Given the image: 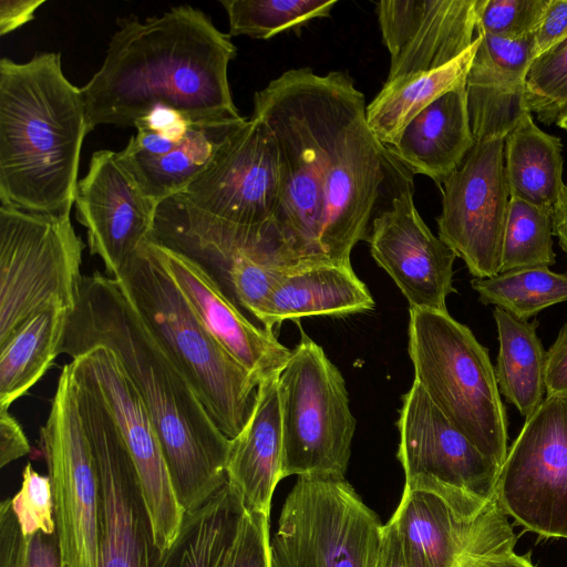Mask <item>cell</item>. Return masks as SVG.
Listing matches in <instances>:
<instances>
[{"label":"cell","instance_id":"10","mask_svg":"<svg viewBox=\"0 0 567 567\" xmlns=\"http://www.w3.org/2000/svg\"><path fill=\"white\" fill-rule=\"evenodd\" d=\"M382 527L344 476H298L270 539V567H377Z\"/></svg>","mask_w":567,"mask_h":567},{"label":"cell","instance_id":"36","mask_svg":"<svg viewBox=\"0 0 567 567\" xmlns=\"http://www.w3.org/2000/svg\"><path fill=\"white\" fill-rule=\"evenodd\" d=\"M526 103L546 125L556 124L567 113V39L532 62Z\"/></svg>","mask_w":567,"mask_h":567},{"label":"cell","instance_id":"8","mask_svg":"<svg viewBox=\"0 0 567 567\" xmlns=\"http://www.w3.org/2000/svg\"><path fill=\"white\" fill-rule=\"evenodd\" d=\"M151 239L197 264L255 323L284 264L275 227L215 217L181 194L157 204Z\"/></svg>","mask_w":567,"mask_h":567},{"label":"cell","instance_id":"48","mask_svg":"<svg viewBox=\"0 0 567 567\" xmlns=\"http://www.w3.org/2000/svg\"><path fill=\"white\" fill-rule=\"evenodd\" d=\"M556 124L567 132V113L560 117Z\"/></svg>","mask_w":567,"mask_h":567},{"label":"cell","instance_id":"30","mask_svg":"<svg viewBox=\"0 0 567 567\" xmlns=\"http://www.w3.org/2000/svg\"><path fill=\"white\" fill-rule=\"evenodd\" d=\"M493 318L498 338L494 367L499 393L525 419L546 398V351L537 336L538 320H520L499 308Z\"/></svg>","mask_w":567,"mask_h":567},{"label":"cell","instance_id":"1","mask_svg":"<svg viewBox=\"0 0 567 567\" xmlns=\"http://www.w3.org/2000/svg\"><path fill=\"white\" fill-rule=\"evenodd\" d=\"M94 347L114 353L142 399L181 507L185 513L203 507L227 484L230 439L144 326L118 281L100 271L83 276L61 353L73 359Z\"/></svg>","mask_w":567,"mask_h":567},{"label":"cell","instance_id":"17","mask_svg":"<svg viewBox=\"0 0 567 567\" xmlns=\"http://www.w3.org/2000/svg\"><path fill=\"white\" fill-rule=\"evenodd\" d=\"M179 194L220 219L250 227H275L282 196V172L274 134L251 116Z\"/></svg>","mask_w":567,"mask_h":567},{"label":"cell","instance_id":"28","mask_svg":"<svg viewBox=\"0 0 567 567\" xmlns=\"http://www.w3.org/2000/svg\"><path fill=\"white\" fill-rule=\"evenodd\" d=\"M480 39L449 64L406 79L385 82L365 107L367 124L383 146L393 145L404 127L443 94L466 85Z\"/></svg>","mask_w":567,"mask_h":567},{"label":"cell","instance_id":"5","mask_svg":"<svg viewBox=\"0 0 567 567\" xmlns=\"http://www.w3.org/2000/svg\"><path fill=\"white\" fill-rule=\"evenodd\" d=\"M315 99L324 199L320 246L328 262L352 268L353 247L369 238L389 155L367 124L363 93L346 72L316 74Z\"/></svg>","mask_w":567,"mask_h":567},{"label":"cell","instance_id":"21","mask_svg":"<svg viewBox=\"0 0 567 567\" xmlns=\"http://www.w3.org/2000/svg\"><path fill=\"white\" fill-rule=\"evenodd\" d=\"M72 360L92 377L117 425L137 472L156 546L164 553L177 538L185 512L146 408L111 350L94 347Z\"/></svg>","mask_w":567,"mask_h":567},{"label":"cell","instance_id":"23","mask_svg":"<svg viewBox=\"0 0 567 567\" xmlns=\"http://www.w3.org/2000/svg\"><path fill=\"white\" fill-rule=\"evenodd\" d=\"M480 0H383L375 12L390 53L386 82L437 70L474 42Z\"/></svg>","mask_w":567,"mask_h":567},{"label":"cell","instance_id":"6","mask_svg":"<svg viewBox=\"0 0 567 567\" xmlns=\"http://www.w3.org/2000/svg\"><path fill=\"white\" fill-rule=\"evenodd\" d=\"M409 312L414 381L457 430L502 467L508 424L488 350L449 311Z\"/></svg>","mask_w":567,"mask_h":567},{"label":"cell","instance_id":"39","mask_svg":"<svg viewBox=\"0 0 567 567\" xmlns=\"http://www.w3.org/2000/svg\"><path fill=\"white\" fill-rule=\"evenodd\" d=\"M11 506L24 536L56 533L50 478L35 472L31 464L22 472L21 487L11 498Z\"/></svg>","mask_w":567,"mask_h":567},{"label":"cell","instance_id":"19","mask_svg":"<svg viewBox=\"0 0 567 567\" xmlns=\"http://www.w3.org/2000/svg\"><path fill=\"white\" fill-rule=\"evenodd\" d=\"M248 118L193 121L168 106H156L134 127L117 152L144 194L155 203L182 193L215 159Z\"/></svg>","mask_w":567,"mask_h":567},{"label":"cell","instance_id":"34","mask_svg":"<svg viewBox=\"0 0 567 567\" xmlns=\"http://www.w3.org/2000/svg\"><path fill=\"white\" fill-rule=\"evenodd\" d=\"M337 0H221L229 22V35L270 39L297 31L307 22L330 17Z\"/></svg>","mask_w":567,"mask_h":567},{"label":"cell","instance_id":"32","mask_svg":"<svg viewBox=\"0 0 567 567\" xmlns=\"http://www.w3.org/2000/svg\"><path fill=\"white\" fill-rule=\"evenodd\" d=\"M246 508L227 484L203 507L185 513L179 534L156 567H223Z\"/></svg>","mask_w":567,"mask_h":567},{"label":"cell","instance_id":"37","mask_svg":"<svg viewBox=\"0 0 567 567\" xmlns=\"http://www.w3.org/2000/svg\"><path fill=\"white\" fill-rule=\"evenodd\" d=\"M0 567H64L56 533L24 536L11 498L0 505Z\"/></svg>","mask_w":567,"mask_h":567},{"label":"cell","instance_id":"14","mask_svg":"<svg viewBox=\"0 0 567 567\" xmlns=\"http://www.w3.org/2000/svg\"><path fill=\"white\" fill-rule=\"evenodd\" d=\"M40 445L51 483L65 567H99V475L80 414L72 362L59 377Z\"/></svg>","mask_w":567,"mask_h":567},{"label":"cell","instance_id":"24","mask_svg":"<svg viewBox=\"0 0 567 567\" xmlns=\"http://www.w3.org/2000/svg\"><path fill=\"white\" fill-rule=\"evenodd\" d=\"M154 244L165 268L210 336L258 383L277 377L291 350L278 341L274 331L247 317L197 264Z\"/></svg>","mask_w":567,"mask_h":567},{"label":"cell","instance_id":"15","mask_svg":"<svg viewBox=\"0 0 567 567\" xmlns=\"http://www.w3.org/2000/svg\"><path fill=\"white\" fill-rule=\"evenodd\" d=\"M495 498L524 529L567 539V396L546 395L501 467Z\"/></svg>","mask_w":567,"mask_h":567},{"label":"cell","instance_id":"4","mask_svg":"<svg viewBox=\"0 0 567 567\" xmlns=\"http://www.w3.org/2000/svg\"><path fill=\"white\" fill-rule=\"evenodd\" d=\"M144 326L189 380L218 429L234 439L258 381L206 330L148 238L115 278Z\"/></svg>","mask_w":567,"mask_h":567},{"label":"cell","instance_id":"35","mask_svg":"<svg viewBox=\"0 0 567 567\" xmlns=\"http://www.w3.org/2000/svg\"><path fill=\"white\" fill-rule=\"evenodd\" d=\"M551 213L553 207L509 198L499 272L555 264Z\"/></svg>","mask_w":567,"mask_h":567},{"label":"cell","instance_id":"7","mask_svg":"<svg viewBox=\"0 0 567 567\" xmlns=\"http://www.w3.org/2000/svg\"><path fill=\"white\" fill-rule=\"evenodd\" d=\"M315 75L310 68L291 69L254 95L251 116L271 131L280 154L282 196L275 230L291 268L328 262L320 246L324 199Z\"/></svg>","mask_w":567,"mask_h":567},{"label":"cell","instance_id":"18","mask_svg":"<svg viewBox=\"0 0 567 567\" xmlns=\"http://www.w3.org/2000/svg\"><path fill=\"white\" fill-rule=\"evenodd\" d=\"M398 188L390 207L372 219L368 243L375 262L393 279L410 309L447 311L454 251L426 226L413 197L412 174L396 162Z\"/></svg>","mask_w":567,"mask_h":567},{"label":"cell","instance_id":"12","mask_svg":"<svg viewBox=\"0 0 567 567\" xmlns=\"http://www.w3.org/2000/svg\"><path fill=\"white\" fill-rule=\"evenodd\" d=\"M71 362L99 475V567H156L163 553L135 465L92 377L78 360Z\"/></svg>","mask_w":567,"mask_h":567},{"label":"cell","instance_id":"42","mask_svg":"<svg viewBox=\"0 0 567 567\" xmlns=\"http://www.w3.org/2000/svg\"><path fill=\"white\" fill-rule=\"evenodd\" d=\"M546 395L567 396V323L546 351Z\"/></svg>","mask_w":567,"mask_h":567},{"label":"cell","instance_id":"41","mask_svg":"<svg viewBox=\"0 0 567 567\" xmlns=\"http://www.w3.org/2000/svg\"><path fill=\"white\" fill-rule=\"evenodd\" d=\"M533 37L534 60L567 39V0H549Z\"/></svg>","mask_w":567,"mask_h":567},{"label":"cell","instance_id":"31","mask_svg":"<svg viewBox=\"0 0 567 567\" xmlns=\"http://www.w3.org/2000/svg\"><path fill=\"white\" fill-rule=\"evenodd\" d=\"M561 153V140L540 130L527 113L504 138L511 197L553 207L565 186Z\"/></svg>","mask_w":567,"mask_h":567},{"label":"cell","instance_id":"26","mask_svg":"<svg viewBox=\"0 0 567 567\" xmlns=\"http://www.w3.org/2000/svg\"><path fill=\"white\" fill-rule=\"evenodd\" d=\"M475 144L467 111L466 85L443 94L421 111L386 153L411 174L441 185L461 166Z\"/></svg>","mask_w":567,"mask_h":567},{"label":"cell","instance_id":"29","mask_svg":"<svg viewBox=\"0 0 567 567\" xmlns=\"http://www.w3.org/2000/svg\"><path fill=\"white\" fill-rule=\"evenodd\" d=\"M70 312L43 309L0 342V408L25 395L61 353Z\"/></svg>","mask_w":567,"mask_h":567},{"label":"cell","instance_id":"25","mask_svg":"<svg viewBox=\"0 0 567 567\" xmlns=\"http://www.w3.org/2000/svg\"><path fill=\"white\" fill-rule=\"evenodd\" d=\"M277 377L261 381L251 414L230 440L227 482L240 495L248 512L270 516L271 499L282 480V431Z\"/></svg>","mask_w":567,"mask_h":567},{"label":"cell","instance_id":"40","mask_svg":"<svg viewBox=\"0 0 567 567\" xmlns=\"http://www.w3.org/2000/svg\"><path fill=\"white\" fill-rule=\"evenodd\" d=\"M223 567H270L268 515L246 509Z\"/></svg>","mask_w":567,"mask_h":567},{"label":"cell","instance_id":"16","mask_svg":"<svg viewBox=\"0 0 567 567\" xmlns=\"http://www.w3.org/2000/svg\"><path fill=\"white\" fill-rule=\"evenodd\" d=\"M439 237L474 278L499 274L509 189L504 138L475 142L461 166L441 185Z\"/></svg>","mask_w":567,"mask_h":567},{"label":"cell","instance_id":"27","mask_svg":"<svg viewBox=\"0 0 567 567\" xmlns=\"http://www.w3.org/2000/svg\"><path fill=\"white\" fill-rule=\"evenodd\" d=\"M374 300L352 268L316 264L288 270L276 282L258 318L272 331L287 319L343 317L370 311Z\"/></svg>","mask_w":567,"mask_h":567},{"label":"cell","instance_id":"45","mask_svg":"<svg viewBox=\"0 0 567 567\" xmlns=\"http://www.w3.org/2000/svg\"><path fill=\"white\" fill-rule=\"evenodd\" d=\"M377 567H406L395 526L390 519L382 527Z\"/></svg>","mask_w":567,"mask_h":567},{"label":"cell","instance_id":"44","mask_svg":"<svg viewBox=\"0 0 567 567\" xmlns=\"http://www.w3.org/2000/svg\"><path fill=\"white\" fill-rule=\"evenodd\" d=\"M43 0H1L0 35H6L34 19L37 9Z\"/></svg>","mask_w":567,"mask_h":567},{"label":"cell","instance_id":"47","mask_svg":"<svg viewBox=\"0 0 567 567\" xmlns=\"http://www.w3.org/2000/svg\"><path fill=\"white\" fill-rule=\"evenodd\" d=\"M553 234L558 238L560 248L567 256V186L565 185L553 206Z\"/></svg>","mask_w":567,"mask_h":567},{"label":"cell","instance_id":"2","mask_svg":"<svg viewBox=\"0 0 567 567\" xmlns=\"http://www.w3.org/2000/svg\"><path fill=\"white\" fill-rule=\"evenodd\" d=\"M117 25L101 68L81 87L92 131L134 126L159 105L196 122L243 117L228 81L237 49L202 10L184 4Z\"/></svg>","mask_w":567,"mask_h":567},{"label":"cell","instance_id":"38","mask_svg":"<svg viewBox=\"0 0 567 567\" xmlns=\"http://www.w3.org/2000/svg\"><path fill=\"white\" fill-rule=\"evenodd\" d=\"M549 0H480L476 32L518 40L536 32Z\"/></svg>","mask_w":567,"mask_h":567},{"label":"cell","instance_id":"43","mask_svg":"<svg viewBox=\"0 0 567 567\" xmlns=\"http://www.w3.org/2000/svg\"><path fill=\"white\" fill-rule=\"evenodd\" d=\"M31 451L22 426L9 412L0 408V466L28 455Z\"/></svg>","mask_w":567,"mask_h":567},{"label":"cell","instance_id":"46","mask_svg":"<svg viewBox=\"0 0 567 567\" xmlns=\"http://www.w3.org/2000/svg\"><path fill=\"white\" fill-rule=\"evenodd\" d=\"M461 567H535L514 550L467 558Z\"/></svg>","mask_w":567,"mask_h":567},{"label":"cell","instance_id":"49","mask_svg":"<svg viewBox=\"0 0 567 567\" xmlns=\"http://www.w3.org/2000/svg\"><path fill=\"white\" fill-rule=\"evenodd\" d=\"M65 567V566H64Z\"/></svg>","mask_w":567,"mask_h":567},{"label":"cell","instance_id":"3","mask_svg":"<svg viewBox=\"0 0 567 567\" xmlns=\"http://www.w3.org/2000/svg\"><path fill=\"white\" fill-rule=\"evenodd\" d=\"M92 130L81 87L61 55L0 60V204L70 215L84 137Z\"/></svg>","mask_w":567,"mask_h":567},{"label":"cell","instance_id":"22","mask_svg":"<svg viewBox=\"0 0 567 567\" xmlns=\"http://www.w3.org/2000/svg\"><path fill=\"white\" fill-rule=\"evenodd\" d=\"M74 205L91 254L102 259L109 277L116 278L151 237L157 203L144 194L117 152L101 150L93 153L78 183Z\"/></svg>","mask_w":567,"mask_h":567},{"label":"cell","instance_id":"11","mask_svg":"<svg viewBox=\"0 0 567 567\" xmlns=\"http://www.w3.org/2000/svg\"><path fill=\"white\" fill-rule=\"evenodd\" d=\"M83 249L70 215L0 205V342L43 309L75 308Z\"/></svg>","mask_w":567,"mask_h":567},{"label":"cell","instance_id":"20","mask_svg":"<svg viewBox=\"0 0 567 567\" xmlns=\"http://www.w3.org/2000/svg\"><path fill=\"white\" fill-rule=\"evenodd\" d=\"M396 426L404 486L440 485L495 498L501 466L457 430L415 381L402 396Z\"/></svg>","mask_w":567,"mask_h":567},{"label":"cell","instance_id":"13","mask_svg":"<svg viewBox=\"0 0 567 567\" xmlns=\"http://www.w3.org/2000/svg\"><path fill=\"white\" fill-rule=\"evenodd\" d=\"M390 520L406 567H461L470 557L514 550L516 544L496 498L447 486H404Z\"/></svg>","mask_w":567,"mask_h":567},{"label":"cell","instance_id":"33","mask_svg":"<svg viewBox=\"0 0 567 567\" xmlns=\"http://www.w3.org/2000/svg\"><path fill=\"white\" fill-rule=\"evenodd\" d=\"M471 286L483 305H493L524 321L567 301V274L555 272L546 266L474 278Z\"/></svg>","mask_w":567,"mask_h":567},{"label":"cell","instance_id":"9","mask_svg":"<svg viewBox=\"0 0 567 567\" xmlns=\"http://www.w3.org/2000/svg\"><path fill=\"white\" fill-rule=\"evenodd\" d=\"M277 390L282 478L344 476L355 431L346 382L323 349L303 331L278 374Z\"/></svg>","mask_w":567,"mask_h":567}]
</instances>
